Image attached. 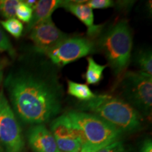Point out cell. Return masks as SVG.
<instances>
[{
  "mask_svg": "<svg viewBox=\"0 0 152 152\" xmlns=\"http://www.w3.org/2000/svg\"><path fill=\"white\" fill-rule=\"evenodd\" d=\"M28 140L34 152H61L50 130L44 124L35 125L28 132Z\"/></svg>",
  "mask_w": 152,
  "mask_h": 152,
  "instance_id": "cell-11",
  "label": "cell"
},
{
  "mask_svg": "<svg viewBox=\"0 0 152 152\" xmlns=\"http://www.w3.org/2000/svg\"><path fill=\"white\" fill-rule=\"evenodd\" d=\"M96 152H129L126 146L121 140L113 142Z\"/></svg>",
  "mask_w": 152,
  "mask_h": 152,
  "instance_id": "cell-20",
  "label": "cell"
},
{
  "mask_svg": "<svg viewBox=\"0 0 152 152\" xmlns=\"http://www.w3.org/2000/svg\"><path fill=\"white\" fill-rule=\"evenodd\" d=\"M125 102L140 113L149 115L152 110V75L139 71H127L120 83Z\"/></svg>",
  "mask_w": 152,
  "mask_h": 152,
  "instance_id": "cell-5",
  "label": "cell"
},
{
  "mask_svg": "<svg viewBox=\"0 0 152 152\" xmlns=\"http://www.w3.org/2000/svg\"><path fill=\"white\" fill-rule=\"evenodd\" d=\"M53 71L46 64H41L37 70L11 72L5 79L11 108L23 122L44 124L59 114L63 88Z\"/></svg>",
  "mask_w": 152,
  "mask_h": 152,
  "instance_id": "cell-1",
  "label": "cell"
},
{
  "mask_svg": "<svg viewBox=\"0 0 152 152\" xmlns=\"http://www.w3.org/2000/svg\"><path fill=\"white\" fill-rule=\"evenodd\" d=\"M20 0H0V15L6 19L15 18Z\"/></svg>",
  "mask_w": 152,
  "mask_h": 152,
  "instance_id": "cell-17",
  "label": "cell"
},
{
  "mask_svg": "<svg viewBox=\"0 0 152 152\" xmlns=\"http://www.w3.org/2000/svg\"><path fill=\"white\" fill-rule=\"evenodd\" d=\"M68 93L81 102H87L91 100L95 96L89 86L86 84L76 83L71 80L68 81Z\"/></svg>",
  "mask_w": 152,
  "mask_h": 152,
  "instance_id": "cell-14",
  "label": "cell"
},
{
  "mask_svg": "<svg viewBox=\"0 0 152 152\" xmlns=\"http://www.w3.org/2000/svg\"><path fill=\"white\" fill-rule=\"evenodd\" d=\"M86 4L92 9H107L115 5L114 1L111 0H90L87 1Z\"/></svg>",
  "mask_w": 152,
  "mask_h": 152,
  "instance_id": "cell-21",
  "label": "cell"
},
{
  "mask_svg": "<svg viewBox=\"0 0 152 152\" xmlns=\"http://www.w3.org/2000/svg\"><path fill=\"white\" fill-rule=\"evenodd\" d=\"M0 152H5L4 149V148L2 147V145H1V142H0Z\"/></svg>",
  "mask_w": 152,
  "mask_h": 152,
  "instance_id": "cell-25",
  "label": "cell"
},
{
  "mask_svg": "<svg viewBox=\"0 0 152 152\" xmlns=\"http://www.w3.org/2000/svg\"><path fill=\"white\" fill-rule=\"evenodd\" d=\"M95 45L96 52L103 53L113 73L122 74L130 64L133 45L132 30L128 20H120L102 31Z\"/></svg>",
  "mask_w": 152,
  "mask_h": 152,
  "instance_id": "cell-4",
  "label": "cell"
},
{
  "mask_svg": "<svg viewBox=\"0 0 152 152\" xmlns=\"http://www.w3.org/2000/svg\"><path fill=\"white\" fill-rule=\"evenodd\" d=\"M96 52L95 42L90 38L68 37L44 55L47 56L53 65L61 67Z\"/></svg>",
  "mask_w": 152,
  "mask_h": 152,
  "instance_id": "cell-7",
  "label": "cell"
},
{
  "mask_svg": "<svg viewBox=\"0 0 152 152\" xmlns=\"http://www.w3.org/2000/svg\"><path fill=\"white\" fill-rule=\"evenodd\" d=\"M33 14V9L24 1H20L17 6L16 10V16L20 21L29 23L31 20Z\"/></svg>",
  "mask_w": 152,
  "mask_h": 152,
  "instance_id": "cell-18",
  "label": "cell"
},
{
  "mask_svg": "<svg viewBox=\"0 0 152 152\" xmlns=\"http://www.w3.org/2000/svg\"><path fill=\"white\" fill-rule=\"evenodd\" d=\"M84 1H64L62 8L73 14L77 17L87 28V35L88 38L98 37L103 31V25L94 24V14L92 9L84 3Z\"/></svg>",
  "mask_w": 152,
  "mask_h": 152,
  "instance_id": "cell-10",
  "label": "cell"
},
{
  "mask_svg": "<svg viewBox=\"0 0 152 152\" xmlns=\"http://www.w3.org/2000/svg\"><path fill=\"white\" fill-rule=\"evenodd\" d=\"M0 25L4 29L16 38L20 37L23 32V25L16 17L1 20Z\"/></svg>",
  "mask_w": 152,
  "mask_h": 152,
  "instance_id": "cell-16",
  "label": "cell"
},
{
  "mask_svg": "<svg viewBox=\"0 0 152 152\" xmlns=\"http://www.w3.org/2000/svg\"><path fill=\"white\" fill-rule=\"evenodd\" d=\"M87 62L88 66L84 75L86 83L89 85L98 84L103 77V73L106 66L97 64L92 57L87 58Z\"/></svg>",
  "mask_w": 152,
  "mask_h": 152,
  "instance_id": "cell-13",
  "label": "cell"
},
{
  "mask_svg": "<svg viewBox=\"0 0 152 152\" xmlns=\"http://www.w3.org/2000/svg\"><path fill=\"white\" fill-rule=\"evenodd\" d=\"M24 1L26 4H28V5L30 6L31 7H33H33L36 5V4L37 3V1H36V0H26V1Z\"/></svg>",
  "mask_w": 152,
  "mask_h": 152,
  "instance_id": "cell-23",
  "label": "cell"
},
{
  "mask_svg": "<svg viewBox=\"0 0 152 152\" xmlns=\"http://www.w3.org/2000/svg\"><path fill=\"white\" fill-rule=\"evenodd\" d=\"M76 111L98 115L121 132H134L142 127L140 113L123 99L109 94H96L91 100L77 104Z\"/></svg>",
  "mask_w": 152,
  "mask_h": 152,
  "instance_id": "cell-2",
  "label": "cell"
},
{
  "mask_svg": "<svg viewBox=\"0 0 152 152\" xmlns=\"http://www.w3.org/2000/svg\"><path fill=\"white\" fill-rule=\"evenodd\" d=\"M0 142L5 152H26V143L11 104L0 92Z\"/></svg>",
  "mask_w": 152,
  "mask_h": 152,
  "instance_id": "cell-6",
  "label": "cell"
},
{
  "mask_svg": "<svg viewBox=\"0 0 152 152\" xmlns=\"http://www.w3.org/2000/svg\"><path fill=\"white\" fill-rule=\"evenodd\" d=\"M140 152H152L151 139H147L142 144Z\"/></svg>",
  "mask_w": 152,
  "mask_h": 152,
  "instance_id": "cell-22",
  "label": "cell"
},
{
  "mask_svg": "<svg viewBox=\"0 0 152 152\" xmlns=\"http://www.w3.org/2000/svg\"><path fill=\"white\" fill-rule=\"evenodd\" d=\"M0 52H7L12 58L16 56V52L14 47L8 37L3 31L1 26H0Z\"/></svg>",
  "mask_w": 152,
  "mask_h": 152,
  "instance_id": "cell-19",
  "label": "cell"
},
{
  "mask_svg": "<svg viewBox=\"0 0 152 152\" xmlns=\"http://www.w3.org/2000/svg\"><path fill=\"white\" fill-rule=\"evenodd\" d=\"M51 132L61 152H80L82 142L79 133L66 113L55 118L51 123Z\"/></svg>",
  "mask_w": 152,
  "mask_h": 152,
  "instance_id": "cell-9",
  "label": "cell"
},
{
  "mask_svg": "<svg viewBox=\"0 0 152 152\" xmlns=\"http://www.w3.org/2000/svg\"><path fill=\"white\" fill-rule=\"evenodd\" d=\"M69 37L56 27L52 17L43 20L32 28L29 38L35 46V52L44 54L49 49Z\"/></svg>",
  "mask_w": 152,
  "mask_h": 152,
  "instance_id": "cell-8",
  "label": "cell"
},
{
  "mask_svg": "<svg viewBox=\"0 0 152 152\" xmlns=\"http://www.w3.org/2000/svg\"></svg>",
  "mask_w": 152,
  "mask_h": 152,
  "instance_id": "cell-27",
  "label": "cell"
},
{
  "mask_svg": "<svg viewBox=\"0 0 152 152\" xmlns=\"http://www.w3.org/2000/svg\"><path fill=\"white\" fill-rule=\"evenodd\" d=\"M66 114L79 133L82 142L80 151L96 152L121 140L123 132L98 115L79 111Z\"/></svg>",
  "mask_w": 152,
  "mask_h": 152,
  "instance_id": "cell-3",
  "label": "cell"
},
{
  "mask_svg": "<svg viewBox=\"0 0 152 152\" xmlns=\"http://www.w3.org/2000/svg\"><path fill=\"white\" fill-rule=\"evenodd\" d=\"M140 68V71L147 75H152V54L151 49L140 51L135 58Z\"/></svg>",
  "mask_w": 152,
  "mask_h": 152,
  "instance_id": "cell-15",
  "label": "cell"
},
{
  "mask_svg": "<svg viewBox=\"0 0 152 152\" xmlns=\"http://www.w3.org/2000/svg\"><path fill=\"white\" fill-rule=\"evenodd\" d=\"M80 152H83V151H80Z\"/></svg>",
  "mask_w": 152,
  "mask_h": 152,
  "instance_id": "cell-26",
  "label": "cell"
},
{
  "mask_svg": "<svg viewBox=\"0 0 152 152\" xmlns=\"http://www.w3.org/2000/svg\"><path fill=\"white\" fill-rule=\"evenodd\" d=\"M62 0H39L33 7V14L31 20L26 27V33L30 31L34 26L48 18L52 17L55 10L61 7Z\"/></svg>",
  "mask_w": 152,
  "mask_h": 152,
  "instance_id": "cell-12",
  "label": "cell"
},
{
  "mask_svg": "<svg viewBox=\"0 0 152 152\" xmlns=\"http://www.w3.org/2000/svg\"><path fill=\"white\" fill-rule=\"evenodd\" d=\"M4 66V64H0V83H1V80H2V79H3Z\"/></svg>",
  "mask_w": 152,
  "mask_h": 152,
  "instance_id": "cell-24",
  "label": "cell"
}]
</instances>
